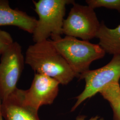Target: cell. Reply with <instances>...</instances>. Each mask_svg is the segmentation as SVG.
<instances>
[{"label": "cell", "instance_id": "cell-7", "mask_svg": "<svg viewBox=\"0 0 120 120\" xmlns=\"http://www.w3.org/2000/svg\"><path fill=\"white\" fill-rule=\"evenodd\" d=\"M60 84L52 77L36 73L30 88L24 90V102L26 105L38 112L41 106L53 102L58 94Z\"/></svg>", "mask_w": 120, "mask_h": 120}, {"label": "cell", "instance_id": "cell-8", "mask_svg": "<svg viewBox=\"0 0 120 120\" xmlns=\"http://www.w3.org/2000/svg\"><path fill=\"white\" fill-rule=\"evenodd\" d=\"M0 111L4 120H40L38 112L26 105L24 90L17 88L1 101Z\"/></svg>", "mask_w": 120, "mask_h": 120}, {"label": "cell", "instance_id": "cell-11", "mask_svg": "<svg viewBox=\"0 0 120 120\" xmlns=\"http://www.w3.org/2000/svg\"><path fill=\"white\" fill-rule=\"evenodd\" d=\"M99 93L110 103L113 109L117 107L120 104V86L119 82L107 86Z\"/></svg>", "mask_w": 120, "mask_h": 120}, {"label": "cell", "instance_id": "cell-2", "mask_svg": "<svg viewBox=\"0 0 120 120\" xmlns=\"http://www.w3.org/2000/svg\"><path fill=\"white\" fill-rule=\"evenodd\" d=\"M52 41L77 77L89 71L91 63L102 58L106 53L99 44L72 37H61Z\"/></svg>", "mask_w": 120, "mask_h": 120}, {"label": "cell", "instance_id": "cell-9", "mask_svg": "<svg viewBox=\"0 0 120 120\" xmlns=\"http://www.w3.org/2000/svg\"><path fill=\"white\" fill-rule=\"evenodd\" d=\"M37 20L26 12L10 7L7 0H0V26H15L33 34Z\"/></svg>", "mask_w": 120, "mask_h": 120}, {"label": "cell", "instance_id": "cell-12", "mask_svg": "<svg viewBox=\"0 0 120 120\" xmlns=\"http://www.w3.org/2000/svg\"><path fill=\"white\" fill-rule=\"evenodd\" d=\"M86 3L93 9L104 7L120 13V0H87Z\"/></svg>", "mask_w": 120, "mask_h": 120}, {"label": "cell", "instance_id": "cell-6", "mask_svg": "<svg viewBox=\"0 0 120 120\" xmlns=\"http://www.w3.org/2000/svg\"><path fill=\"white\" fill-rule=\"evenodd\" d=\"M25 63L22 46L14 42L1 55L0 62V101H2L17 87Z\"/></svg>", "mask_w": 120, "mask_h": 120}, {"label": "cell", "instance_id": "cell-4", "mask_svg": "<svg viewBox=\"0 0 120 120\" xmlns=\"http://www.w3.org/2000/svg\"><path fill=\"white\" fill-rule=\"evenodd\" d=\"M68 16L64 19L63 34L66 36L89 41L96 38L101 27L94 9L89 5L73 4Z\"/></svg>", "mask_w": 120, "mask_h": 120}, {"label": "cell", "instance_id": "cell-5", "mask_svg": "<svg viewBox=\"0 0 120 120\" xmlns=\"http://www.w3.org/2000/svg\"><path fill=\"white\" fill-rule=\"evenodd\" d=\"M84 79L85 89L76 98L77 101L71 111L75 110L84 101L90 98L112 83L118 82L120 78V54L113 55L110 61L103 67L89 70L79 77Z\"/></svg>", "mask_w": 120, "mask_h": 120}, {"label": "cell", "instance_id": "cell-13", "mask_svg": "<svg viewBox=\"0 0 120 120\" xmlns=\"http://www.w3.org/2000/svg\"><path fill=\"white\" fill-rule=\"evenodd\" d=\"M14 42L12 36L6 31L0 30V55L6 51Z\"/></svg>", "mask_w": 120, "mask_h": 120}, {"label": "cell", "instance_id": "cell-15", "mask_svg": "<svg viewBox=\"0 0 120 120\" xmlns=\"http://www.w3.org/2000/svg\"><path fill=\"white\" fill-rule=\"evenodd\" d=\"M86 116L81 115V116H78L76 118V120H86ZM88 120H104L103 118H101L98 116H95L94 117H92L90 119Z\"/></svg>", "mask_w": 120, "mask_h": 120}, {"label": "cell", "instance_id": "cell-16", "mask_svg": "<svg viewBox=\"0 0 120 120\" xmlns=\"http://www.w3.org/2000/svg\"><path fill=\"white\" fill-rule=\"evenodd\" d=\"M0 120H3V116H2V114H1L0 111Z\"/></svg>", "mask_w": 120, "mask_h": 120}, {"label": "cell", "instance_id": "cell-1", "mask_svg": "<svg viewBox=\"0 0 120 120\" xmlns=\"http://www.w3.org/2000/svg\"><path fill=\"white\" fill-rule=\"evenodd\" d=\"M25 61L36 73L52 77L62 85L68 84L77 77L50 40L30 45Z\"/></svg>", "mask_w": 120, "mask_h": 120}, {"label": "cell", "instance_id": "cell-3", "mask_svg": "<svg viewBox=\"0 0 120 120\" xmlns=\"http://www.w3.org/2000/svg\"><path fill=\"white\" fill-rule=\"evenodd\" d=\"M35 11L38 16L37 24L33 34L35 43L61 37L63 34V26L66 6L73 4L72 0H33Z\"/></svg>", "mask_w": 120, "mask_h": 120}, {"label": "cell", "instance_id": "cell-10", "mask_svg": "<svg viewBox=\"0 0 120 120\" xmlns=\"http://www.w3.org/2000/svg\"><path fill=\"white\" fill-rule=\"evenodd\" d=\"M96 38L106 53L113 56L120 54V24L115 28L110 29L102 22Z\"/></svg>", "mask_w": 120, "mask_h": 120}, {"label": "cell", "instance_id": "cell-14", "mask_svg": "<svg viewBox=\"0 0 120 120\" xmlns=\"http://www.w3.org/2000/svg\"><path fill=\"white\" fill-rule=\"evenodd\" d=\"M113 110L114 114L115 120H120V103L117 107Z\"/></svg>", "mask_w": 120, "mask_h": 120}]
</instances>
